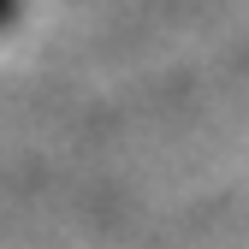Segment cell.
<instances>
[{
  "mask_svg": "<svg viewBox=\"0 0 249 249\" xmlns=\"http://www.w3.org/2000/svg\"><path fill=\"white\" fill-rule=\"evenodd\" d=\"M0 18H6V0H0Z\"/></svg>",
  "mask_w": 249,
  "mask_h": 249,
  "instance_id": "1",
  "label": "cell"
}]
</instances>
